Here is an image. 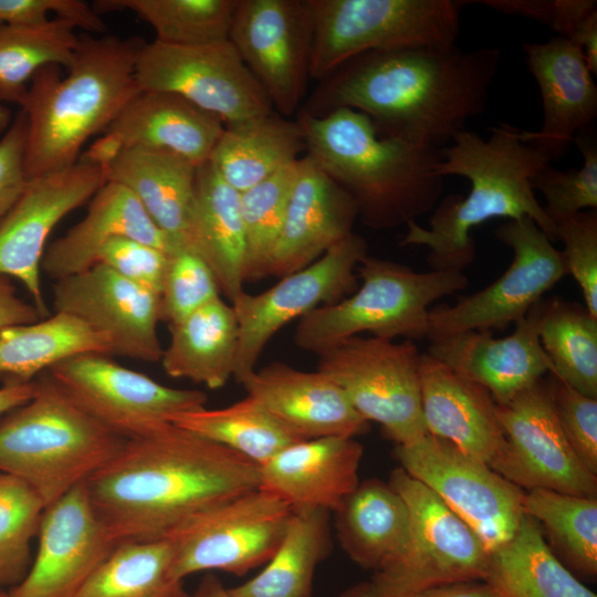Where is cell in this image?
I'll return each instance as SVG.
<instances>
[{"instance_id": "obj_26", "label": "cell", "mask_w": 597, "mask_h": 597, "mask_svg": "<svg viewBox=\"0 0 597 597\" xmlns=\"http://www.w3.org/2000/svg\"><path fill=\"white\" fill-rule=\"evenodd\" d=\"M364 454L355 438L322 437L295 442L259 467L260 485L295 510L335 512L357 488Z\"/></svg>"}, {"instance_id": "obj_59", "label": "cell", "mask_w": 597, "mask_h": 597, "mask_svg": "<svg viewBox=\"0 0 597 597\" xmlns=\"http://www.w3.org/2000/svg\"><path fill=\"white\" fill-rule=\"evenodd\" d=\"M9 119H10L9 111L3 105V102L0 100V133H2L7 128L9 124Z\"/></svg>"}, {"instance_id": "obj_41", "label": "cell", "mask_w": 597, "mask_h": 597, "mask_svg": "<svg viewBox=\"0 0 597 597\" xmlns=\"http://www.w3.org/2000/svg\"><path fill=\"white\" fill-rule=\"evenodd\" d=\"M75 29L59 18L39 25L0 23V100L21 106L28 83L40 69H69L80 44Z\"/></svg>"}, {"instance_id": "obj_1", "label": "cell", "mask_w": 597, "mask_h": 597, "mask_svg": "<svg viewBox=\"0 0 597 597\" xmlns=\"http://www.w3.org/2000/svg\"><path fill=\"white\" fill-rule=\"evenodd\" d=\"M499 64L495 48L368 51L322 80L298 114L320 117L350 108L368 116L381 136L441 149L484 112Z\"/></svg>"}, {"instance_id": "obj_57", "label": "cell", "mask_w": 597, "mask_h": 597, "mask_svg": "<svg viewBox=\"0 0 597 597\" xmlns=\"http://www.w3.org/2000/svg\"><path fill=\"white\" fill-rule=\"evenodd\" d=\"M188 597H232V595L219 577L213 574H206L195 590L188 594Z\"/></svg>"}, {"instance_id": "obj_45", "label": "cell", "mask_w": 597, "mask_h": 597, "mask_svg": "<svg viewBox=\"0 0 597 597\" xmlns=\"http://www.w3.org/2000/svg\"><path fill=\"white\" fill-rule=\"evenodd\" d=\"M45 504L23 480L0 472V586H17L30 569V545Z\"/></svg>"}, {"instance_id": "obj_17", "label": "cell", "mask_w": 597, "mask_h": 597, "mask_svg": "<svg viewBox=\"0 0 597 597\" xmlns=\"http://www.w3.org/2000/svg\"><path fill=\"white\" fill-rule=\"evenodd\" d=\"M504 441L489 465L527 491L541 489L597 496V475L576 457L561 429L551 390L542 378L496 407Z\"/></svg>"}, {"instance_id": "obj_6", "label": "cell", "mask_w": 597, "mask_h": 597, "mask_svg": "<svg viewBox=\"0 0 597 597\" xmlns=\"http://www.w3.org/2000/svg\"><path fill=\"white\" fill-rule=\"evenodd\" d=\"M36 383L33 398L0 421V472L27 482L46 507L106 464L126 440L49 376Z\"/></svg>"}, {"instance_id": "obj_60", "label": "cell", "mask_w": 597, "mask_h": 597, "mask_svg": "<svg viewBox=\"0 0 597 597\" xmlns=\"http://www.w3.org/2000/svg\"><path fill=\"white\" fill-rule=\"evenodd\" d=\"M0 597H10L9 594H2Z\"/></svg>"}, {"instance_id": "obj_43", "label": "cell", "mask_w": 597, "mask_h": 597, "mask_svg": "<svg viewBox=\"0 0 597 597\" xmlns=\"http://www.w3.org/2000/svg\"><path fill=\"white\" fill-rule=\"evenodd\" d=\"M523 511L545 530L552 546L572 569L596 576L597 496L535 489L524 493Z\"/></svg>"}, {"instance_id": "obj_34", "label": "cell", "mask_w": 597, "mask_h": 597, "mask_svg": "<svg viewBox=\"0 0 597 597\" xmlns=\"http://www.w3.org/2000/svg\"><path fill=\"white\" fill-rule=\"evenodd\" d=\"M305 151L298 122L276 112L224 125L209 161L239 192L295 163Z\"/></svg>"}, {"instance_id": "obj_40", "label": "cell", "mask_w": 597, "mask_h": 597, "mask_svg": "<svg viewBox=\"0 0 597 597\" xmlns=\"http://www.w3.org/2000/svg\"><path fill=\"white\" fill-rule=\"evenodd\" d=\"M537 334L552 365L551 374L597 398V317L578 303L557 296L542 300Z\"/></svg>"}, {"instance_id": "obj_47", "label": "cell", "mask_w": 597, "mask_h": 597, "mask_svg": "<svg viewBox=\"0 0 597 597\" xmlns=\"http://www.w3.org/2000/svg\"><path fill=\"white\" fill-rule=\"evenodd\" d=\"M221 294L208 263L196 252L169 254L160 292V320L169 325L185 318Z\"/></svg>"}, {"instance_id": "obj_54", "label": "cell", "mask_w": 597, "mask_h": 597, "mask_svg": "<svg viewBox=\"0 0 597 597\" xmlns=\"http://www.w3.org/2000/svg\"><path fill=\"white\" fill-rule=\"evenodd\" d=\"M503 14L535 20L551 27L555 0H479L474 1Z\"/></svg>"}, {"instance_id": "obj_31", "label": "cell", "mask_w": 597, "mask_h": 597, "mask_svg": "<svg viewBox=\"0 0 597 597\" xmlns=\"http://www.w3.org/2000/svg\"><path fill=\"white\" fill-rule=\"evenodd\" d=\"M190 250L212 270L230 303L247 282V237L240 192L208 160L197 167Z\"/></svg>"}, {"instance_id": "obj_20", "label": "cell", "mask_w": 597, "mask_h": 597, "mask_svg": "<svg viewBox=\"0 0 597 597\" xmlns=\"http://www.w3.org/2000/svg\"><path fill=\"white\" fill-rule=\"evenodd\" d=\"M52 291L54 311L77 317L105 335L112 355L160 362L164 348L158 336L159 294L102 263L55 281Z\"/></svg>"}, {"instance_id": "obj_2", "label": "cell", "mask_w": 597, "mask_h": 597, "mask_svg": "<svg viewBox=\"0 0 597 597\" xmlns=\"http://www.w3.org/2000/svg\"><path fill=\"white\" fill-rule=\"evenodd\" d=\"M259 485L258 464L170 422L126 440L85 481L115 543L164 540L190 517Z\"/></svg>"}, {"instance_id": "obj_21", "label": "cell", "mask_w": 597, "mask_h": 597, "mask_svg": "<svg viewBox=\"0 0 597 597\" xmlns=\"http://www.w3.org/2000/svg\"><path fill=\"white\" fill-rule=\"evenodd\" d=\"M35 558L10 597H75L117 544L97 516L85 482L44 509Z\"/></svg>"}, {"instance_id": "obj_8", "label": "cell", "mask_w": 597, "mask_h": 597, "mask_svg": "<svg viewBox=\"0 0 597 597\" xmlns=\"http://www.w3.org/2000/svg\"><path fill=\"white\" fill-rule=\"evenodd\" d=\"M314 39L310 76L322 81L368 51L454 45L464 1L308 0Z\"/></svg>"}, {"instance_id": "obj_61", "label": "cell", "mask_w": 597, "mask_h": 597, "mask_svg": "<svg viewBox=\"0 0 597 597\" xmlns=\"http://www.w3.org/2000/svg\"><path fill=\"white\" fill-rule=\"evenodd\" d=\"M2 594H3V593H2L1 589H0V596H1Z\"/></svg>"}, {"instance_id": "obj_48", "label": "cell", "mask_w": 597, "mask_h": 597, "mask_svg": "<svg viewBox=\"0 0 597 597\" xmlns=\"http://www.w3.org/2000/svg\"><path fill=\"white\" fill-rule=\"evenodd\" d=\"M563 242L562 255L567 274L578 283L585 307L597 317V212L586 210L555 223Z\"/></svg>"}, {"instance_id": "obj_42", "label": "cell", "mask_w": 597, "mask_h": 597, "mask_svg": "<svg viewBox=\"0 0 597 597\" xmlns=\"http://www.w3.org/2000/svg\"><path fill=\"white\" fill-rule=\"evenodd\" d=\"M240 0H105L94 10H130L148 23L155 41L192 46L229 40Z\"/></svg>"}, {"instance_id": "obj_37", "label": "cell", "mask_w": 597, "mask_h": 597, "mask_svg": "<svg viewBox=\"0 0 597 597\" xmlns=\"http://www.w3.org/2000/svg\"><path fill=\"white\" fill-rule=\"evenodd\" d=\"M329 514L293 511L275 554L256 576L228 588L232 597H312L316 567L332 549Z\"/></svg>"}, {"instance_id": "obj_16", "label": "cell", "mask_w": 597, "mask_h": 597, "mask_svg": "<svg viewBox=\"0 0 597 597\" xmlns=\"http://www.w3.org/2000/svg\"><path fill=\"white\" fill-rule=\"evenodd\" d=\"M366 255V240L353 232L312 264L281 277L268 290L239 294L230 303L239 328L235 380L256 369L266 344L287 323L354 293L358 287L355 271Z\"/></svg>"}, {"instance_id": "obj_25", "label": "cell", "mask_w": 597, "mask_h": 597, "mask_svg": "<svg viewBox=\"0 0 597 597\" xmlns=\"http://www.w3.org/2000/svg\"><path fill=\"white\" fill-rule=\"evenodd\" d=\"M239 384L304 440L355 438L369 430L342 388L322 371H304L274 362L244 376Z\"/></svg>"}, {"instance_id": "obj_52", "label": "cell", "mask_w": 597, "mask_h": 597, "mask_svg": "<svg viewBox=\"0 0 597 597\" xmlns=\"http://www.w3.org/2000/svg\"><path fill=\"white\" fill-rule=\"evenodd\" d=\"M27 119L21 111L0 139V223L25 190Z\"/></svg>"}, {"instance_id": "obj_29", "label": "cell", "mask_w": 597, "mask_h": 597, "mask_svg": "<svg viewBox=\"0 0 597 597\" xmlns=\"http://www.w3.org/2000/svg\"><path fill=\"white\" fill-rule=\"evenodd\" d=\"M223 130L217 116L180 95L140 92L105 132L117 137L124 148L164 151L198 167L210 159Z\"/></svg>"}, {"instance_id": "obj_32", "label": "cell", "mask_w": 597, "mask_h": 597, "mask_svg": "<svg viewBox=\"0 0 597 597\" xmlns=\"http://www.w3.org/2000/svg\"><path fill=\"white\" fill-rule=\"evenodd\" d=\"M338 542L358 566L374 573L392 564L409 538L406 502L388 482L368 479L334 512Z\"/></svg>"}, {"instance_id": "obj_9", "label": "cell", "mask_w": 597, "mask_h": 597, "mask_svg": "<svg viewBox=\"0 0 597 597\" xmlns=\"http://www.w3.org/2000/svg\"><path fill=\"white\" fill-rule=\"evenodd\" d=\"M388 484L407 504L409 538L397 561L374 573L378 597H406L448 584L485 580L490 552L442 500L400 467Z\"/></svg>"}, {"instance_id": "obj_36", "label": "cell", "mask_w": 597, "mask_h": 597, "mask_svg": "<svg viewBox=\"0 0 597 597\" xmlns=\"http://www.w3.org/2000/svg\"><path fill=\"white\" fill-rule=\"evenodd\" d=\"M83 354L112 355L111 342L77 317L55 312L0 334V379L32 383L38 374Z\"/></svg>"}, {"instance_id": "obj_35", "label": "cell", "mask_w": 597, "mask_h": 597, "mask_svg": "<svg viewBox=\"0 0 597 597\" xmlns=\"http://www.w3.org/2000/svg\"><path fill=\"white\" fill-rule=\"evenodd\" d=\"M485 582L501 597H597L556 556L540 524L525 514L514 535L490 552Z\"/></svg>"}, {"instance_id": "obj_14", "label": "cell", "mask_w": 597, "mask_h": 597, "mask_svg": "<svg viewBox=\"0 0 597 597\" xmlns=\"http://www.w3.org/2000/svg\"><path fill=\"white\" fill-rule=\"evenodd\" d=\"M48 376L82 409L124 440L145 437L178 413L205 407L207 394L163 385L106 355L70 357Z\"/></svg>"}, {"instance_id": "obj_53", "label": "cell", "mask_w": 597, "mask_h": 597, "mask_svg": "<svg viewBox=\"0 0 597 597\" xmlns=\"http://www.w3.org/2000/svg\"><path fill=\"white\" fill-rule=\"evenodd\" d=\"M32 303L21 300L9 277L0 275V334L7 328L42 320Z\"/></svg>"}, {"instance_id": "obj_46", "label": "cell", "mask_w": 597, "mask_h": 597, "mask_svg": "<svg viewBox=\"0 0 597 597\" xmlns=\"http://www.w3.org/2000/svg\"><path fill=\"white\" fill-rule=\"evenodd\" d=\"M574 143L583 155L580 168L563 171L548 165L531 180L534 191L538 190L543 195V209L554 226L576 213L597 208L596 143L582 133L575 137Z\"/></svg>"}, {"instance_id": "obj_58", "label": "cell", "mask_w": 597, "mask_h": 597, "mask_svg": "<svg viewBox=\"0 0 597 597\" xmlns=\"http://www.w3.org/2000/svg\"><path fill=\"white\" fill-rule=\"evenodd\" d=\"M338 597H378L370 580L358 583L346 590Z\"/></svg>"}, {"instance_id": "obj_5", "label": "cell", "mask_w": 597, "mask_h": 597, "mask_svg": "<svg viewBox=\"0 0 597 597\" xmlns=\"http://www.w3.org/2000/svg\"><path fill=\"white\" fill-rule=\"evenodd\" d=\"M139 39L80 36L62 77L48 65L31 78L21 105L27 119L24 169L28 180L66 169L92 136L104 133L140 93L135 78Z\"/></svg>"}, {"instance_id": "obj_56", "label": "cell", "mask_w": 597, "mask_h": 597, "mask_svg": "<svg viewBox=\"0 0 597 597\" xmlns=\"http://www.w3.org/2000/svg\"><path fill=\"white\" fill-rule=\"evenodd\" d=\"M36 388V381L4 384L0 387V415L10 412L30 401L35 395Z\"/></svg>"}, {"instance_id": "obj_49", "label": "cell", "mask_w": 597, "mask_h": 597, "mask_svg": "<svg viewBox=\"0 0 597 597\" xmlns=\"http://www.w3.org/2000/svg\"><path fill=\"white\" fill-rule=\"evenodd\" d=\"M547 384L566 441L584 467L597 475V398L580 394L553 374Z\"/></svg>"}, {"instance_id": "obj_27", "label": "cell", "mask_w": 597, "mask_h": 597, "mask_svg": "<svg viewBox=\"0 0 597 597\" xmlns=\"http://www.w3.org/2000/svg\"><path fill=\"white\" fill-rule=\"evenodd\" d=\"M419 374L427 433L489 464L504 441L491 394L427 353Z\"/></svg>"}, {"instance_id": "obj_23", "label": "cell", "mask_w": 597, "mask_h": 597, "mask_svg": "<svg viewBox=\"0 0 597 597\" xmlns=\"http://www.w3.org/2000/svg\"><path fill=\"white\" fill-rule=\"evenodd\" d=\"M523 49L540 90L543 124L538 130L522 129L521 138L558 159L597 117L594 75L583 52L565 38L524 43Z\"/></svg>"}, {"instance_id": "obj_15", "label": "cell", "mask_w": 597, "mask_h": 597, "mask_svg": "<svg viewBox=\"0 0 597 597\" xmlns=\"http://www.w3.org/2000/svg\"><path fill=\"white\" fill-rule=\"evenodd\" d=\"M140 92H169L224 125L273 112L264 91L231 42L180 46L144 43L135 63Z\"/></svg>"}, {"instance_id": "obj_51", "label": "cell", "mask_w": 597, "mask_h": 597, "mask_svg": "<svg viewBox=\"0 0 597 597\" xmlns=\"http://www.w3.org/2000/svg\"><path fill=\"white\" fill-rule=\"evenodd\" d=\"M56 18L90 32H104L106 27L94 8L81 0H0V23L39 25Z\"/></svg>"}, {"instance_id": "obj_7", "label": "cell", "mask_w": 597, "mask_h": 597, "mask_svg": "<svg viewBox=\"0 0 597 597\" xmlns=\"http://www.w3.org/2000/svg\"><path fill=\"white\" fill-rule=\"evenodd\" d=\"M362 284L341 301L298 320L294 342L316 355L352 336L415 341L427 337L429 306L469 284L463 272H417L390 260L366 255L356 268Z\"/></svg>"}, {"instance_id": "obj_19", "label": "cell", "mask_w": 597, "mask_h": 597, "mask_svg": "<svg viewBox=\"0 0 597 597\" xmlns=\"http://www.w3.org/2000/svg\"><path fill=\"white\" fill-rule=\"evenodd\" d=\"M105 182L102 168L80 158L66 169L30 179L0 223V275L22 283L43 318L50 316L41 285L49 235Z\"/></svg>"}, {"instance_id": "obj_30", "label": "cell", "mask_w": 597, "mask_h": 597, "mask_svg": "<svg viewBox=\"0 0 597 597\" xmlns=\"http://www.w3.org/2000/svg\"><path fill=\"white\" fill-rule=\"evenodd\" d=\"M197 167L174 155L125 148L104 169L106 181L129 189L174 247L190 250Z\"/></svg>"}, {"instance_id": "obj_18", "label": "cell", "mask_w": 597, "mask_h": 597, "mask_svg": "<svg viewBox=\"0 0 597 597\" xmlns=\"http://www.w3.org/2000/svg\"><path fill=\"white\" fill-rule=\"evenodd\" d=\"M314 22L308 0H240L229 41L272 108L298 112L311 78Z\"/></svg>"}, {"instance_id": "obj_10", "label": "cell", "mask_w": 597, "mask_h": 597, "mask_svg": "<svg viewBox=\"0 0 597 597\" xmlns=\"http://www.w3.org/2000/svg\"><path fill=\"white\" fill-rule=\"evenodd\" d=\"M317 356V370L333 379L354 409L368 422L379 423L396 444L427 433L421 409V354L412 341L357 335Z\"/></svg>"}, {"instance_id": "obj_33", "label": "cell", "mask_w": 597, "mask_h": 597, "mask_svg": "<svg viewBox=\"0 0 597 597\" xmlns=\"http://www.w3.org/2000/svg\"><path fill=\"white\" fill-rule=\"evenodd\" d=\"M169 331L160 359L168 376L210 389L234 376L239 328L231 304L221 296L169 325Z\"/></svg>"}, {"instance_id": "obj_11", "label": "cell", "mask_w": 597, "mask_h": 597, "mask_svg": "<svg viewBox=\"0 0 597 597\" xmlns=\"http://www.w3.org/2000/svg\"><path fill=\"white\" fill-rule=\"evenodd\" d=\"M293 510L275 495L255 489L184 522L165 540L172 552L175 578L207 570L243 576L265 565L286 533Z\"/></svg>"}, {"instance_id": "obj_55", "label": "cell", "mask_w": 597, "mask_h": 597, "mask_svg": "<svg viewBox=\"0 0 597 597\" xmlns=\"http://www.w3.org/2000/svg\"><path fill=\"white\" fill-rule=\"evenodd\" d=\"M406 597H501L485 580H468L426 589Z\"/></svg>"}, {"instance_id": "obj_12", "label": "cell", "mask_w": 597, "mask_h": 597, "mask_svg": "<svg viewBox=\"0 0 597 597\" xmlns=\"http://www.w3.org/2000/svg\"><path fill=\"white\" fill-rule=\"evenodd\" d=\"M495 238L513 252L492 284L453 305L429 310V341L465 331L504 329L515 324L567 274L562 252L528 217L507 220Z\"/></svg>"}, {"instance_id": "obj_22", "label": "cell", "mask_w": 597, "mask_h": 597, "mask_svg": "<svg viewBox=\"0 0 597 597\" xmlns=\"http://www.w3.org/2000/svg\"><path fill=\"white\" fill-rule=\"evenodd\" d=\"M541 301L506 337L465 331L430 341L427 354L484 387L496 405H504L552 370L537 334Z\"/></svg>"}, {"instance_id": "obj_4", "label": "cell", "mask_w": 597, "mask_h": 597, "mask_svg": "<svg viewBox=\"0 0 597 597\" xmlns=\"http://www.w3.org/2000/svg\"><path fill=\"white\" fill-rule=\"evenodd\" d=\"M307 154L355 201L375 230L407 224L436 207L443 188L441 149L381 136L365 114L338 108L298 114Z\"/></svg>"}, {"instance_id": "obj_13", "label": "cell", "mask_w": 597, "mask_h": 597, "mask_svg": "<svg viewBox=\"0 0 597 597\" xmlns=\"http://www.w3.org/2000/svg\"><path fill=\"white\" fill-rule=\"evenodd\" d=\"M394 455L400 468L439 496L489 552L514 535L524 516L525 492L488 463L429 433L396 444Z\"/></svg>"}, {"instance_id": "obj_28", "label": "cell", "mask_w": 597, "mask_h": 597, "mask_svg": "<svg viewBox=\"0 0 597 597\" xmlns=\"http://www.w3.org/2000/svg\"><path fill=\"white\" fill-rule=\"evenodd\" d=\"M117 237L142 241L168 254L177 250L129 189L106 181L90 200L85 217L45 249L41 270L55 281L84 272Z\"/></svg>"}, {"instance_id": "obj_39", "label": "cell", "mask_w": 597, "mask_h": 597, "mask_svg": "<svg viewBox=\"0 0 597 597\" xmlns=\"http://www.w3.org/2000/svg\"><path fill=\"white\" fill-rule=\"evenodd\" d=\"M167 540L123 541L80 588L75 597H188L171 572Z\"/></svg>"}, {"instance_id": "obj_50", "label": "cell", "mask_w": 597, "mask_h": 597, "mask_svg": "<svg viewBox=\"0 0 597 597\" xmlns=\"http://www.w3.org/2000/svg\"><path fill=\"white\" fill-rule=\"evenodd\" d=\"M168 256V253L142 241L117 237L102 248L97 263L160 295Z\"/></svg>"}, {"instance_id": "obj_24", "label": "cell", "mask_w": 597, "mask_h": 597, "mask_svg": "<svg viewBox=\"0 0 597 597\" xmlns=\"http://www.w3.org/2000/svg\"><path fill=\"white\" fill-rule=\"evenodd\" d=\"M353 198L305 154L274 245L269 276L283 277L320 259L353 233Z\"/></svg>"}, {"instance_id": "obj_38", "label": "cell", "mask_w": 597, "mask_h": 597, "mask_svg": "<svg viewBox=\"0 0 597 597\" xmlns=\"http://www.w3.org/2000/svg\"><path fill=\"white\" fill-rule=\"evenodd\" d=\"M169 422L224 446L259 467L304 440L249 395L223 408L202 407L175 415Z\"/></svg>"}, {"instance_id": "obj_44", "label": "cell", "mask_w": 597, "mask_h": 597, "mask_svg": "<svg viewBox=\"0 0 597 597\" xmlns=\"http://www.w3.org/2000/svg\"><path fill=\"white\" fill-rule=\"evenodd\" d=\"M298 160L240 192L248 251L247 282L269 276L271 255L298 175Z\"/></svg>"}, {"instance_id": "obj_3", "label": "cell", "mask_w": 597, "mask_h": 597, "mask_svg": "<svg viewBox=\"0 0 597 597\" xmlns=\"http://www.w3.org/2000/svg\"><path fill=\"white\" fill-rule=\"evenodd\" d=\"M490 130V137L483 139L464 129L441 148L438 175L468 179L469 195L450 193L441 199L429 228L416 221L406 224L400 245L427 247V262L433 271L463 272L476 253L472 230L495 218L528 217L552 242L557 241L556 228L531 184L534 175L552 160L534 145L522 140L520 128L500 123Z\"/></svg>"}]
</instances>
